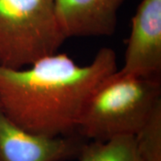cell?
Returning a JSON list of instances; mask_svg holds the SVG:
<instances>
[{
    "instance_id": "cell-1",
    "label": "cell",
    "mask_w": 161,
    "mask_h": 161,
    "mask_svg": "<svg viewBox=\"0 0 161 161\" xmlns=\"http://www.w3.org/2000/svg\"><path fill=\"white\" fill-rule=\"evenodd\" d=\"M116 70V54L107 47L86 65L57 52L21 69L0 66V105L31 133L51 138L78 135V120L88 99Z\"/></svg>"
},
{
    "instance_id": "cell-2",
    "label": "cell",
    "mask_w": 161,
    "mask_h": 161,
    "mask_svg": "<svg viewBox=\"0 0 161 161\" xmlns=\"http://www.w3.org/2000/svg\"><path fill=\"white\" fill-rule=\"evenodd\" d=\"M161 103L159 78H143L116 70L97 87L85 104L77 134L92 142L134 136Z\"/></svg>"
},
{
    "instance_id": "cell-3",
    "label": "cell",
    "mask_w": 161,
    "mask_h": 161,
    "mask_svg": "<svg viewBox=\"0 0 161 161\" xmlns=\"http://www.w3.org/2000/svg\"><path fill=\"white\" fill-rule=\"evenodd\" d=\"M66 40L55 0H0V66L27 67Z\"/></svg>"
},
{
    "instance_id": "cell-4",
    "label": "cell",
    "mask_w": 161,
    "mask_h": 161,
    "mask_svg": "<svg viewBox=\"0 0 161 161\" xmlns=\"http://www.w3.org/2000/svg\"><path fill=\"white\" fill-rule=\"evenodd\" d=\"M85 143L79 135L51 138L31 133L0 105V161H68L79 158Z\"/></svg>"
},
{
    "instance_id": "cell-5",
    "label": "cell",
    "mask_w": 161,
    "mask_h": 161,
    "mask_svg": "<svg viewBox=\"0 0 161 161\" xmlns=\"http://www.w3.org/2000/svg\"><path fill=\"white\" fill-rule=\"evenodd\" d=\"M122 73L159 78L161 72V0H142L132 19Z\"/></svg>"
},
{
    "instance_id": "cell-6",
    "label": "cell",
    "mask_w": 161,
    "mask_h": 161,
    "mask_svg": "<svg viewBox=\"0 0 161 161\" xmlns=\"http://www.w3.org/2000/svg\"><path fill=\"white\" fill-rule=\"evenodd\" d=\"M125 0H55L58 20L67 39L111 36Z\"/></svg>"
},
{
    "instance_id": "cell-7",
    "label": "cell",
    "mask_w": 161,
    "mask_h": 161,
    "mask_svg": "<svg viewBox=\"0 0 161 161\" xmlns=\"http://www.w3.org/2000/svg\"><path fill=\"white\" fill-rule=\"evenodd\" d=\"M79 161H144L139 153L134 136H117L107 142L85 143Z\"/></svg>"
},
{
    "instance_id": "cell-8",
    "label": "cell",
    "mask_w": 161,
    "mask_h": 161,
    "mask_svg": "<svg viewBox=\"0 0 161 161\" xmlns=\"http://www.w3.org/2000/svg\"><path fill=\"white\" fill-rule=\"evenodd\" d=\"M134 140L144 161H161V103L151 112Z\"/></svg>"
}]
</instances>
